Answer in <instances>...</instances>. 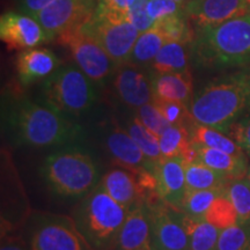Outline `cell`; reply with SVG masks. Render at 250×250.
<instances>
[{
    "instance_id": "6da1fadb",
    "label": "cell",
    "mask_w": 250,
    "mask_h": 250,
    "mask_svg": "<svg viewBox=\"0 0 250 250\" xmlns=\"http://www.w3.org/2000/svg\"><path fill=\"white\" fill-rule=\"evenodd\" d=\"M1 117L6 132L18 146L64 147L79 140L83 133L76 121L51 105L22 96L2 101Z\"/></svg>"
},
{
    "instance_id": "7a4b0ae2",
    "label": "cell",
    "mask_w": 250,
    "mask_h": 250,
    "mask_svg": "<svg viewBox=\"0 0 250 250\" xmlns=\"http://www.w3.org/2000/svg\"><path fill=\"white\" fill-rule=\"evenodd\" d=\"M190 111L197 123L228 132L250 111V66L206 83L193 96Z\"/></svg>"
},
{
    "instance_id": "3957f363",
    "label": "cell",
    "mask_w": 250,
    "mask_h": 250,
    "mask_svg": "<svg viewBox=\"0 0 250 250\" xmlns=\"http://www.w3.org/2000/svg\"><path fill=\"white\" fill-rule=\"evenodd\" d=\"M190 58L197 66L206 68L250 65V13L196 28Z\"/></svg>"
},
{
    "instance_id": "277c9868",
    "label": "cell",
    "mask_w": 250,
    "mask_h": 250,
    "mask_svg": "<svg viewBox=\"0 0 250 250\" xmlns=\"http://www.w3.org/2000/svg\"><path fill=\"white\" fill-rule=\"evenodd\" d=\"M41 177L55 195L66 199H83L99 186L100 169L88 152L67 145L46 156Z\"/></svg>"
},
{
    "instance_id": "5b68a950",
    "label": "cell",
    "mask_w": 250,
    "mask_h": 250,
    "mask_svg": "<svg viewBox=\"0 0 250 250\" xmlns=\"http://www.w3.org/2000/svg\"><path fill=\"white\" fill-rule=\"evenodd\" d=\"M126 217V208L99 183L92 192L80 199L72 218L94 250H112Z\"/></svg>"
},
{
    "instance_id": "8992f818",
    "label": "cell",
    "mask_w": 250,
    "mask_h": 250,
    "mask_svg": "<svg viewBox=\"0 0 250 250\" xmlns=\"http://www.w3.org/2000/svg\"><path fill=\"white\" fill-rule=\"evenodd\" d=\"M43 102L76 120L87 114L96 101L95 85L78 66L62 65L43 81Z\"/></svg>"
},
{
    "instance_id": "52a82bcc",
    "label": "cell",
    "mask_w": 250,
    "mask_h": 250,
    "mask_svg": "<svg viewBox=\"0 0 250 250\" xmlns=\"http://www.w3.org/2000/svg\"><path fill=\"white\" fill-rule=\"evenodd\" d=\"M87 35L98 41L115 64L129 62L140 33L129 19V13L96 7L93 17L80 27Z\"/></svg>"
},
{
    "instance_id": "ba28073f",
    "label": "cell",
    "mask_w": 250,
    "mask_h": 250,
    "mask_svg": "<svg viewBox=\"0 0 250 250\" xmlns=\"http://www.w3.org/2000/svg\"><path fill=\"white\" fill-rule=\"evenodd\" d=\"M29 250H94L73 218L51 212H34L26 228Z\"/></svg>"
},
{
    "instance_id": "9c48e42d",
    "label": "cell",
    "mask_w": 250,
    "mask_h": 250,
    "mask_svg": "<svg viewBox=\"0 0 250 250\" xmlns=\"http://www.w3.org/2000/svg\"><path fill=\"white\" fill-rule=\"evenodd\" d=\"M58 43L68 49L72 58L94 85L103 87L116 70L117 65L101 44L79 28L70 29L57 37Z\"/></svg>"
},
{
    "instance_id": "30bf717a",
    "label": "cell",
    "mask_w": 250,
    "mask_h": 250,
    "mask_svg": "<svg viewBox=\"0 0 250 250\" xmlns=\"http://www.w3.org/2000/svg\"><path fill=\"white\" fill-rule=\"evenodd\" d=\"M98 0H55L35 17L50 41L65 31L79 28L93 17Z\"/></svg>"
},
{
    "instance_id": "8fae6325",
    "label": "cell",
    "mask_w": 250,
    "mask_h": 250,
    "mask_svg": "<svg viewBox=\"0 0 250 250\" xmlns=\"http://www.w3.org/2000/svg\"><path fill=\"white\" fill-rule=\"evenodd\" d=\"M112 90L122 104L138 109L154 101L151 73L147 67L126 62L118 65L111 78Z\"/></svg>"
},
{
    "instance_id": "7c38bea8",
    "label": "cell",
    "mask_w": 250,
    "mask_h": 250,
    "mask_svg": "<svg viewBox=\"0 0 250 250\" xmlns=\"http://www.w3.org/2000/svg\"><path fill=\"white\" fill-rule=\"evenodd\" d=\"M0 39L9 50L37 48L50 39L35 18L18 12H7L0 18Z\"/></svg>"
},
{
    "instance_id": "4fadbf2b",
    "label": "cell",
    "mask_w": 250,
    "mask_h": 250,
    "mask_svg": "<svg viewBox=\"0 0 250 250\" xmlns=\"http://www.w3.org/2000/svg\"><path fill=\"white\" fill-rule=\"evenodd\" d=\"M112 250H161L147 203H140L127 212L126 220Z\"/></svg>"
},
{
    "instance_id": "5bb4252c",
    "label": "cell",
    "mask_w": 250,
    "mask_h": 250,
    "mask_svg": "<svg viewBox=\"0 0 250 250\" xmlns=\"http://www.w3.org/2000/svg\"><path fill=\"white\" fill-rule=\"evenodd\" d=\"M147 204L160 249L190 250L189 237L183 227L182 210L167 204L161 198Z\"/></svg>"
},
{
    "instance_id": "9a60e30c",
    "label": "cell",
    "mask_w": 250,
    "mask_h": 250,
    "mask_svg": "<svg viewBox=\"0 0 250 250\" xmlns=\"http://www.w3.org/2000/svg\"><path fill=\"white\" fill-rule=\"evenodd\" d=\"M103 143L108 154L117 166L134 173L155 169V162L144 154L123 125H120L117 122H114L105 131Z\"/></svg>"
},
{
    "instance_id": "2e32d148",
    "label": "cell",
    "mask_w": 250,
    "mask_h": 250,
    "mask_svg": "<svg viewBox=\"0 0 250 250\" xmlns=\"http://www.w3.org/2000/svg\"><path fill=\"white\" fill-rule=\"evenodd\" d=\"M246 0H189L184 6L188 20L201 28L250 13Z\"/></svg>"
},
{
    "instance_id": "e0dca14e",
    "label": "cell",
    "mask_w": 250,
    "mask_h": 250,
    "mask_svg": "<svg viewBox=\"0 0 250 250\" xmlns=\"http://www.w3.org/2000/svg\"><path fill=\"white\" fill-rule=\"evenodd\" d=\"M158 192L167 204L181 210L187 192L186 161L180 156L162 158L155 162Z\"/></svg>"
},
{
    "instance_id": "ac0fdd59",
    "label": "cell",
    "mask_w": 250,
    "mask_h": 250,
    "mask_svg": "<svg viewBox=\"0 0 250 250\" xmlns=\"http://www.w3.org/2000/svg\"><path fill=\"white\" fill-rule=\"evenodd\" d=\"M59 66H62V62L57 55L46 48L23 50L17 56L15 61L19 81L22 86L45 80Z\"/></svg>"
},
{
    "instance_id": "d6986e66",
    "label": "cell",
    "mask_w": 250,
    "mask_h": 250,
    "mask_svg": "<svg viewBox=\"0 0 250 250\" xmlns=\"http://www.w3.org/2000/svg\"><path fill=\"white\" fill-rule=\"evenodd\" d=\"M100 184L117 203L129 212L131 208L144 203L137 174L134 171L115 166L101 177Z\"/></svg>"
},
{
    "instance_id": "ffe728a7",
    "label": "cell",
    "mask_w": 250,
    "mask_h": 250,
    "mask_svg": "<svg viewBox=\"0 0 250 250\" xmlns=\"http://www.w3.org/2000/svg\"><path fill=\"white\" fill-rule=\"evenodd\" d=\"M151 80L154 100L180 102L191 107L195 94L190 71L162 74L151 73Z\"/></svg>"
},
{
    "instance_id": "44dd1931",
    "label": "cell",
    "mask_w": 250,
    "mask_h": 250,
    "mask_svg": "<svg viewBox=\"0 0 250 250\" xmlns=\"http://www.w3.org/2000/svg\"><path fill=\"white\" fill-rule=\"evenodd\" d=\"M193 148L196 152V161L203 162L212 169L225 174L229 179H241L247 176L249 169L247 155H233L198 144H193Z\"/></svg>"
},
{
    "instance_id": "7402d4cb",
    "label": "cell",
    "mask_w": 250,
    "mask_h": 250,
    "mask_svg": "<svg viewBox=\"0 0 250 250\" xmlns=\"http://www.w3.org/2000/svg\"><path fill=\"white\" fill-rule=\"evenodd\" d=\"M190 45L180 42H167L148 65L151 73H174V72H187L189 70Z\"/></svg>"
},
{
    "instance_id": "603a6c76",
    "label": "cell",
    "mask_w": 250,
    "mask_h": 250,
    "mask_svg": "<svg viewBox=\"0 0 250 250\" xmlns=\"http://www.w3.org/2000/svg\"><path fill=\"white\" fill-rule=\"evenodd\" d=\"M161 155L164 158L180 156L186 162L196 161V152L186 125H170L160 136Z\"/></svg>"
},
{
    "instance_id": "cb8c5ba5",
    "label": "cell",
    "mask_w": 250,
    "mask_h": 250,
    "mask_svg": "<svg viewBox=\"0 0 250 250\" xmlns=\"http://www.w3.org/2000/svg\"><path fill=\"white\" fill-rule=\"evenodd\" d=\"M230 180L201 161L186 162L187 190H226Z\"/></svg>"
},
{
    "instance_id": "d4e9b609",
    "label": "cell",
    "mask_w": 250,
    "mask_h": 250,
    "mask_svg": "<svg viewBox=\"0 0 250 250\" xmlns=\"http://www.w3.org/2000/svg\"><path fill=\"white\" fill-rule=\"evenodd\" d=\"M190 137L193 144L206 146L215 149H220L233 155H247L242 148L232 137H227L223 131L208 126V125L197 123L193 121L189 126Z\"/></svg>"
},
{
    "instance_id": "484cf974",
    "label": "cell",
    "mask_w": 250,
    "mask_h": 250,
    "mask_svg": "<svg viewBox=\"0 0 250 250\" xmlns=\"http://www.w3.org/2000/svg\"><path fill=\"white\" fill-rule=\"evenodd\" d=\"M182 221L189 237L190 250H215L220 229L204 219L190 217L184 212L182 213Z\"/></svg>"
},
{
    "instance_id": "4316f807",
    "label": "cell",
    "mask_w": 250,
    "mask_h": 250,
    "mask_svg": "<svg viewBox=\"0 0 250 250\" xmlns=\"http://www.w3.org/2000/svg\"><path fill=\"white\" fill-rule=\"evenodd\" d=\"M167 42L168 41L162 31L154 24V27L149 30L140 34L131 52L129 62L138 66L148 67Z\"/></svg>"
},
{
    "instance_id": "83f0119b",
    "label": "cell",
    "mask_w": 250,
    "mask_h": 250,
    "mask_svg": "<svg viewBox=\"0 0 250 250\" xmlns=\"http://www.w3.org/2000/svg\"><path fill=\"white\" fill-rule=\"evenodd\" d=\"M124 129L129 132L132 139L149 160H152L153 162L160 160L162 158L160 143H159L160 138L153 133L152 131H149L136 115L125 122Z\"/></svg>"
},
{
    "instance_id": "f1b7e54d",
    "label": "cell",
    "mask_w": 250,
    "mask_h": 250,
    "mask_svg": "<svg viewBox=\"0 0 250 250\" xmlns=\"http://www.w3.org/2000/svg\"><path fill=\"white\" fill-rule=\"evenodd\" d=\"M204 220L213 225L218 229H225V228L239 225V217L237 212L234 208L232 201L228 198L226 192L220 193L214 199L208 212H206Z\"/></svg>"
},
{
    "instance_id": "f546056e",
    "label": "cell",
    "mask_w": 250,
    "mask_h": 250,
    "mask_svg": "<svg viewBox=\"0 0 250 250\" xmlns=\"http://www.w3.org/2000/svg\"><path fill=\"white\" fill-rule=\"evenodd\" d=\"M155 26L162 31L168 42L174 41L190 45L195 39V29L190 27V21L188 20L186 12L156 21Z\"/></svg>"
},
{
    "instance_id": "4dcf8cb0",
    "label": "cell",
    "mask_w": 250,
    "mask_h": 250,
    "mask_svg": "<svg viewBox=\"0 0 250 250\" xmlns=\"http://www.w3.org/2000/svg\"><path fill=\"white\" fill-rule=\"evenodd\" d=\"M225 192L235 208L239 224H250V184L247 176L230 180Z\"/></svg>"
},
{
    "instance_id": "1f68e13d",
    "label": "cell",
    "mask_w": 250,
    "mask_h": 250,
    "mask_svg": "<svg viewBox=\"0 0 250 250\" xmlns=\"http://www.w3.org/2000/svg\"><path fill=\"white\" fill-rule=\"evenodd\" d=\"M225 190H187L181 210L190 217L204 219L212 203Z\"/></svg>"
},
{
    "instance_id": "d6a6232c",
    "label": "cell",
    "mask_w": 250,
    "mask_h": 250,
    "mask_svg": "<svg viewBox=\"0 0 250 250\" xmlns=\"http://www.w3.org/2000/svg\"><path fill=\"white\" fill-rule=\"evenodd\" d=\"M215 250H250V224L221 229Z\"/></svg>"
},
{
    "instance_id": "836d02e7",
    "label": "cell",
    "mask_w": 250,
    "mask_h": 250,
    "mask_svg": "<svg viewBox=\"0 0 250 250\" xmlns=\"http://www.w3.org/2000/svg\"><path fill=\"white\" fill-rule=\"evenodd\" d=\"M134 115L139 118L140 122L149 131L156 134L159 138L171 125L169 122L166 120V117L161 114V111L159 110L158 107L153 102L144 104L140 108L136 109V114Z\"/></svg>"
},
{
    "instance_id": "e575fe53",
    "label": "cell",
    "mask_w": 250,
    "mask_h": 250,
    "mask_svg": "<svg viewBox=\"0 0 250 250\" xmlns=\"http://www.w3.org/2000/svg\"><path fill=\"white\" fill-rule=\"evenodd\" d=\"M153 103L171 125H186L189 127L195 121L190 111V107L183 103L160 101V100H154Z\"/></svg>"
},
{
    "instance_id": "d590c367",
    "label": "cell",
    "mask_w": 250,
    "mask_h": 250,
    "mask_svg": "<svg viewBox=\"0 0 250 250\" xmlns=\"http://www.w3.org/2000/svg\"><path fill=\"white\" fill-rule=\"evenodd\" d=\"M147 12L149 18L156 22L162 19L184 13V6L175 0H148Z\"/></svg>"
},
{
    "instance_id": "8d00e7d4",
    "label": "cell",
    "mask_w": 250,
    "mask_h": 250,
    "mask_svg": "<svg viewBox=\"0 0 250 250\" xmlns=\"http://www.w3.org/2000/svg\"><path fill=\"white\" fill-rule=\"evenodd\" d=\"M148 0H134L129 9V19L140 34L145 33L154 27L155 21L149 18L147 12Z\"/></svg>"
},
{
    "instance_id": "74e56055",
    "label": "cell",
    "mask_w": 250,
    "mask_h": 250,
    "mask_svg": "<svg viewBox=\"0 0 250 250\" xmlns=\"http://www.w3.org/2000/svg\"><path fill=\"white\" fill-rule=\"evenodd\" d=\"M228 133L250 158V115L240 118L230 126Z\"/></svg>"
},
{
    "instance_id": "f35d334b",
    "label": "cell",
    "mask_w": 250,
    "mask_h": 250,
    "mask_svg": "<svg viewBox=\"0 0 250 250\" xmlns=\"http://www.w3.org/2000/svg\"><path fill=\"white\" fill-rule=\"evenodd\" d=\"M55 0H17L18 9L21 13L35 17L39 12L48 7Z\"/></svg>"
},
{
    "instance_id": "ab89813d",
    "label": "cell",
    "mask_w": 250,
    "mask_h": 250,
    "mask_svg": "<svg viewBox=\"0 0 250 250\" xmlns=\"http://www.w3.org/2000/svg\"><path fill=\"white\" fill-rule=\"evenodd\" d=\"M98 7L107 11L129 13V9L134 0H98Z\"/></svg>"
},
{
    "instance_id": "60d3db41",
    "label": "cell",
    "mask_w": 250,
    "mask_h": 250,
    "mask_svg": "<svg viewBox=\"0 0 250 250\" xmlns=\"http://www.w3.org/2000/svg\"><path fill=\"white\" fill-rule=\"evenodd\" d=\"M0 250H29V248L27 242L23 241L21 237L2 235Z\"/></svg>"
},
{
    "instance_id": "b9f144b4",
    "label": "cell",
    "mask_w": 250,
    "mask_h": 250,
    "mask_svg": "<svg viewBox=\"0 0 250 250\" xmlns=\"http://www.w3.org/2000/svg\"><path fill=\"white\" fill-rule=\"evenodd\" d=\"M175 1H176V2H179L180 5H182V6H186V5H187V2L189 1V0H175Z\"/></svg>"
},
{
    "instance_id": "7bdbcfd3",
    "label": "cell",
    "mask_w": 250,
    "mask_h": 250,
    "mask_svg": "<svg viewBox=\"0 0 250 250\" xmlns=\"http://www.w3.org/2000/svg\"><path fill=\"white\" fill-rule=\"evenodd\" d=\"M247 180L249 181V184H250V167H249V169H248V173H247Z\"/></svg>"
},
{
    "instance_id": "ee69618b",
    "label": "cell",
    "mask_w": 250,
    "mask_h": 250,
    "mask_svg": "<svg viewBox=\"0 0 250 250\" xmlns=\"http://www.w3.org/2000/svg\"><path fill=\"white\" fill-rule=\"evenodd\" d=\"M246 1H247V2H248V4H249V6H250V0H246Z\"/></svg>"
}]
</instances>
